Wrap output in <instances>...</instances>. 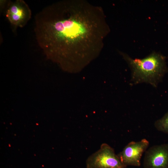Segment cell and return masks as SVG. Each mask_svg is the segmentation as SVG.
<instances>
[{"instance_id": "cell-1", "label": "cell", "mask_w": 168, "mask_h": 168, "mask_svg": "<svg viewBox=\"0 0 168 168\" xmlns=\"http://www.w3.org/2000/svg\"><path fill=\"white\" fill-rule=\"evenodd\" d=\"M105 19L101 7L86 0L58 1L35 15V38L48 58L62 63L96 54L110 31Z\"/></svg>"}, {"instance_id": "cell-2", "label": "cell", "mask_w": 168, "mask_h": 168, "mask_svg": "<svg viewBox=\"0 0 168 168\" xmlns=\"http://www.w3.org/2000/svg\"><path fill=\"white\" fill-rule=\"evenodd\" d=\"M123 56L131 69V82L133 84L146 83L156 87L168 72L165 58L160 54L154 53L142 59Z\"/></svg>"}, {"instance_id": "cell-3", "label": "cell", "mask_w": 168, "mask_h": 168, "mask_svg": "<svg viewBox=\"0 0 168 168\" xmlns=\"http://www.w3.org/2000/svg\"><path fill=\"white\" fill-rule=\"evenodd\" d=\"M86 164V168H123L126 167L115 154L114 149L106 143L102 144L99 149L88 157Z\"/></svg>"}, {"instance_id": "cell-4", "label": "cell", "mask_w": 168, "mask_h": 168, "mask_svg": "<svg viewBox=\"0 0 168 168\" xmlns=\"http://www.w3.org/2000/svg\"><path fill=\"white\" fill-rule=\"evenodd\" d=\"M6 17L14 31L17 28L25 26L31 19V11L23 0L8 2L6 7Z\"/></svg>"}, {"instance_id": "cell-5", "label": "cell", "mask_w": 168, "mask_h": 168, "mask_svg": "<svg viewBox=\"0 0 168 168\" xmlns=\"http://www.w3.org/2000/svg\"><path fill=\"white\" fill-rule=\"evenodd\" d=\"M149 144V142L145 138L138 142L131 141L117 154V156L126 167L140 166L142 156L147 150Z\"/></svg>"}, {"instance_id": "cell-6", "label": "cell", "mask_w": 168, "mask_h": 168, "mask_svg": "<svg viewBox=\"0 0 168 168\" xmlns=\"http://www.w3.org/2000/svg\"><path fill=\"white\" fill-rule=\"evenodd\" d=\"M144 168H168V143L153 146L145 152Z\"/></svg>"}, {"instance_id": "cell-7", "label": "cell", "mask_w": 168, "mask_h": 168, "mask_svg": "<svg viewBox=\"0 0 168 168\" xmlns=\"http://www.w3.org/2000/svg\"><path fill=\"white\" fill-rule=\"evenodd\" d=\"M154 125L158 131L168 134V111L161 118L156 120Z\"/></svg>"}, {"instance_id": "cell-8", "label": "cell", "mask_w": 168, "mask_h": 168, "mask_svg": "<svg viewBox=\"0 0 168 168\" xmlns=\"http://www.w3.org/2000/svg\"><path fill=\"white\" fill-rule=\"evenodd\" d=\"M123 168H127V167H123Z\"/></svg>"}]
</instances>
